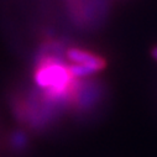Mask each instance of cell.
Instances as JSON below:
<instances>
[{
    "mask_svg": "<svg viewBox=\"0 0 157 157\" xmlns=\"http://www.w3.org/2000/svg\"><path fill=\"white\" fill-rule=\"evenodd\" d=\"M67 58L75 64H98L105 67V61L101 57L79 48H69L67 51Z\"/></svg>",
    "mask_w": 157,
    "mask_h": 157,
    "instance_id": "cell-2",
    "label": "cell"
},
{
    "mask_svg": "<svg viewBox=\"0 0 157 157\" xmlns=\"http://www.w3.org/2000/svg\"><path fill=\"white\" fill-rule=\"evenodd\" d=\"M35 82L38 88L45 90V100L48 105H63L69 101L74 92V78L57 59L47 58L35 73Z\"/></svg>",
    "mask_w": 157,
    "mask_h": 157,
    "instance_id": "cell-1",
    "label": "cell"
},
{
    "mask_svg": "<svg viewBox=\"0 0 157 157\" xmlns=\"http://www.w3.org/2000/svg\"><path fill=\"white\" fill-rule=\"evenodd\" d=\"M151 53H152V57L157 61V47H155V48L152 50V52H151Z\"/></svg>",
    "mask_w": 157,
    "mask_h": 157,
    "instance_id": "cell-5",
    "label": "cell"
},
{
    "mask_svg": "<svg viewBox=\"0 0 157 157\" xmlns=\"http://www.w3.org/2000/svg\"><path fill=\"white\" fill-rule=\"evenodd\" d=\"M11 144H13V147H15L17 150H21V148H24L27 145V137H26V135L24 132L17 131V132H15L13 135Z\"/></svg>",
    "mask_w": 157,
    "mask_h": 157,
    "instance_id": "cell-4",
    "label": "cell"
},
{
    "mask_svg": "<svg viewBox=\"0 0 157 157\" xmlns=\"http://www.w3.org/2000/svg\"><path fill=\"white\" fill-rule=\"evenodd\" d=\"M104 68V66H98V64H75L72 63L68 66V71L73 78H84L92 74H95L100 72Z\"/></svg>",
    "mask_w": 157,
    "mask_h": 157,
    "instance_id": "cell-3",
    "label": "cell"
}]
</instances>
